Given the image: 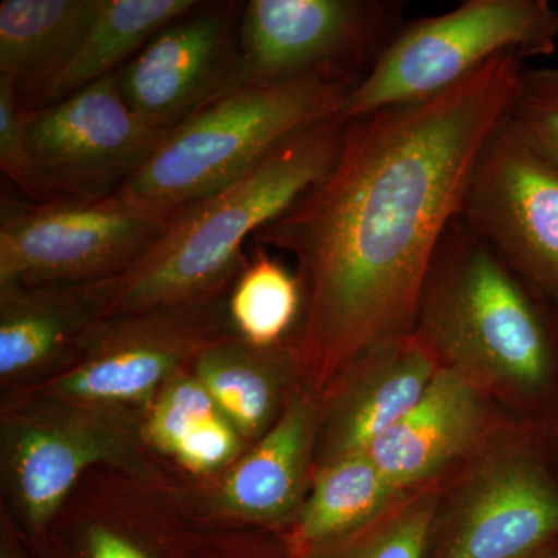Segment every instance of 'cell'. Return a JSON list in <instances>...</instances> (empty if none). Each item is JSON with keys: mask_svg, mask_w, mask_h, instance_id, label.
Segmentation results:
<instances>
[{"mask_svg": "<svg viewBox=\"0 0 558 558\" xmlns=\"http://www.w3.org/2000/svg\"><path fill=\"white\" fill-rule=\"evenodd\" d=\"M523 69L498 58L428 100L348 120L325 175L253 236L296 260L304 306L293 347L314 395L368 349L416 329L429 267Z\"/></svg>", "mask_w": 558, "mask_h": 558, "instance_id": "cell-1", "label": "cell"}, {"mask_svg": "<svg viewBox=\"0 0 558 558\" xmlns=\"http://www.w3.org/2000/svg\"><path fill=\"white\" fill-rule=\"evenodd\" d=\"M348 120L322 121L282 143L226 186L183 205L117 277L105 319L218 295L242 266V247L325 175Z\"/></svg>", "mask_w": 558, "mask_h": 558, "instance_id": "cell-2", "label": "cell"}, {"mask_svg": "<svg viewBox=\"0 0 558 558\" xmlns=\"http://www.w3.org/2000/svg\"><path fill=\"white\" fill-rule=\"evenodd\" d=\"M416 330L486 392L537 395L556 369L553 332L523 279L459 218L429 267Z\"/></svg>", "mask_w": 558, "mask_h": 558, "instance_id": "cell-3", "label": "cell"}, {"mask_svg": "<svg viewBox=\"0 0 558 558\" xmlns=\"http://www.w3.org/2000/svg\"><path fill=\"white\" fill-rule=\"evenodd\" d=\"M362 76L323 70L220 95L168 131L148 163L113 194L165 213L208 196L300 132L341 116Z\"/></svg>", "mask_w": 558, "mask_h": 558, "instance_id": "cell-4", "label": "cell"}, {"mask_svg": "<svg viewBox=\"0 0 558 558\" xmlns=\"http://www.w3.org/2000/svg\"><path fill=\"white\" fill-rule=\"evenodd\" d=\"M558 11L548 0H465L457 9L405 22L355 84L341 116L359 119L428 100L502 57L557 50Z\"/></svg>", "mask_w": 558, "mask_h": 558, "instance_id": "cell-5", "label": "cell"}, {"mask_svg": "<svg viewBox=\"0 0 558 558\" xmlns=\"http://www.w3.org/2000/svg\"><path fill=\"white\" fill-rule=\"evenodd\" d=\"M172 213L116 194L40 204L2 194L0 289L120 277L159 238Z\"/></svg>", "mask_w": 558, "mask_h": 558, "instance_id": "cell-6", "label": "cell"}, {"mask_svg": "<svg viewBox=\"0 0 558 558\" xmlns=\"http://www.w3.org/2000/svg\"><path fill=\"white\" fill-rule=\"evenodd\" d=\"M403 11L395 0H252L223 94L323 70L365 75L405 24Z\"/></svg>", "mask_w": 558, "mask_h": 558, "instance_id": "cell-7", "label": "cell"}, {"mask_svg": "<svg viewBox=\"0 0 558 558\" xmlns=\"http://www.w3.org/2000/svg\"><path fill=\"white\" fill-rule=\"evenodd\" d=\"M218 295L102 319L50 381L57 398L86 403L149 399L205 349L233 337Z\"/></svg>", "mask_w": 558, "mask_h": 558, "instance_id": "cell-8", "label": "cell"}, {"mask_svg": "<svg viewBox=\"0 0 558 558\" xmlns=\"http://www.w3.org/2000/svg\"><path fill=\"white\" fill-rule=\"evenodd\" d=\"M459 219L558 303V167L506 119L481 149Z\"/></svg>", "mask_w": 558, "mask_h": 558, "instance_id": "cell-9", "label": "cell"}, {"mask_svg": "<svg viewBox=\"0 0 558 558\" xmlns=\"http://www.w3.org/2000/svg\"><path fill=\"white\" fill-rule=\"evenodd\" d=\"M168 131L140 119L113 73L31 109L27 142L40 180L57 199H100L138 174Z\"/></svg>", "mask_w": 558, "mask_h": 558, "instance_id": "cell-10", "label": "cell"}, {"mask_svg": "<svg viewBox=\"0 0 558 558\" xmlns=\"http://www.w3.org/2000/svg\"><path fill=\"white\" fill-rule=\"evenodd\" d=\"M433 558H537L558 537V487L534 454L502 446L459 488Z\"/></svg>", "mask_w": 558, "mask_h": 558, "instance_id": "cell-11", "label": "cell"}, {"mask_svg": "<svg viewBox=\"0 0 558 558\" xmlns=\"http://www.w3.org/2000/svg\"><path fill=\"white\" fill-rule=\"evenodd\" d=\"M172 22L117 73L131 109L156 130L190 119L227 89L236 60L234 3H213Z\"/></svg>", "mask_w": 558, "mask_h": 558, "instance_id": "cell-12", "label": "cell"}, {"mask_svg": "<svg viewBox=\"0 0 558 558\" xmlns=\"http://www.w3.org/2000/svg\"><path fill=\"white\" fill-rule=\"evenodd\" d=\"M440 365L416 329L360 355L329 391L325 464L368 449L416 405Z\"/></svg>", "mask_w": 558, "mask_h": 558, "instance_id": "cell-13", "label": "cell"}, {"mask_svg": "<svg viewBox=\"0 0 558 558\" xmlns=\"http://www.w3.org/2000/svg\"><path fill=\"white\" fill-rule=\"evenodd\" d=\"M488 424L487 392L458 369L440 365L416 405L363 453L392 486L411 494L476 449Z\"/></svg>", "mask_w": 558, "mask_h": 558, "instance_id": "cell-14", "label": "cell"}, {"mask_svg": "<svg viewBox=\"0 0 558 558\" xmlns=\"http://www.w3.org/2000/svg\"><path fill=\"white\" fill-rule=\"evenodd\" d=\"M117 278L0 289V374L20 376L75 355L105 319Z\"/></svg>", "mask_w": 558, "mask_h": 558, "instance_id": "cell-15", "label": "cell"}, {"mask_svg": "<svg viewBox=\"0 0 558 558\" xmlns=\"http://www.w3.org/2000/svg\"><path fill=\"white\" fill-rule=\"evenodd\" d=\"M317 395L289 403L255 449L227 476L220 502L255 520H278L299 508L319 427Z\"/></svg>", "mask_w": 558, "mask_h": 558, "instance_id": "cell-16", "label": "cell"}, {"mask_svg": "<svg viewBox=\"0 0 558 558\" xmlns=\"http://www.w3.org/2000/svg\"><path fill=\"white\" fill-rule=\"evenodd\" d=\"M120 451L119 436L94 418H61L22 428L14 439L11 468L28 519L46 523L84 470Z\"/></svg>", "mask_w": 558, "mask_h": 558, "instance_id": "cell-17", "label": "cell"}, {"mask_svg": "<svg viewBox=\"0 0 558 558\" xmlns=\"http://www.w3.org/2000/svg\"><path fill=\"white\" fill-rule=\"evenodd\" d=\"M100 2L2 0L0 78L13 83L24 105L72 60Z\"/></svg>", "mask_w": 558, "mask_h": 558, "instance_id": "cell-18", "label": "cell"}, {"mask_svg": "<svg viewBox=\"0 0 558 558\" xmlns=\"http://www.w3.org/2000/svg\"><path fill=\"white\" fill-rule=\"evenodd\" d=\"M199 5L194 0H101L69 64L22 105L47 108L95 81L119 73L120 65L131 61L157 33Z\"/></svg>", "mask_w": 558, "mask_h": 558, "instance_id": "cell-19", "label": "cell"}, {"mask_svg": "<svg viewBox=\"0 0 558 558\" xmlns=\"http://www.w3.org/2000/svg\"><path fill=\"white\" fill-rule=\"evenodd\" d=\"M409 495L392 486L366 453L328 462L319 470L310 497L301 506L293 548L301 556H310L347 542Z\"/></svg>", "mask_w": 558, "mask_h": 558, "instance_id": "cell-20", "label": "cell"}, {"mask_svg": "<svg viewBox=\"0 0 558 558\" xmlns=\"http://www.w3.org/2000/svg\"><path fill=\"white\" fill-rule=\"evenodd\" d=\"M293 373H300L295 347L255 348L234 337L194 360V376L245 438H255L270 424L284 380Z\"/></svg>", "mask_w": 558, "mask_h": 558, "instance_id": "cell-21", "label": "cell"}, {"mask_svg": "<svg viewBox=\"0 0 558 558\" xmlns=\"http://www.w3.org/2000/svg\"><path fill=\"white\" fill-rule=\"evenodd\" d=\"M303 306L299 277L258 245L242 266L227 311L241 340L255 348H275L284 344Z\"/></svg>", "mask_w": 558, "mask_h": 558, "instance_id": "cell-22", "label": "cell"}, {"mask_svg": "<svg viewBox=\"0 0 558 558\" xmlns=\"http://www.w3.org/2000/svg\"><path fill=\"white\" fill-rule=\"evenodd\" d=\"M438 512L433 492L409 495L376 523L340 543V558H428Z\"/></svg>", "mask_w": 558, "mask_h": 558, "instance_id": "cell-23", "label": "cell"}, {"mask_svg": "<svg viewBox=\"0 0 558 558\" xmlns=\"http://www.w3.org/2000/svg\"><path fill=\"white\" fill-rule=\"evenodd\" d=\"M220 413L215 400L196 376L179 373L160 389L145 424L146 439L163 453H174L179 444Z\"/></svg>", "mask_w": 558, "mask_h": 558, "instance_id": "cell-24", "label": "cell"}, {"mask_svg": "<svg viewBox=\"0 0 558 558\" xmlns=\"http://www.w3.org/2000/svg\"><path fill=\"white\" fill-rule=\"evenodd\" d=\"M509 120L558 167V68L524 65Z\"/></svg>", "mask_w": 558, "mask_h": 558, "instance_id": "cell-25", "label": "cell"}, {"mask_svg": "<svg viewBox=\"0 0 558 558\" xmlns=\"http://www.w3.org/2000/svg\"><path fill=\"white\" fill-rule=\"evenodd\" d=\"M31 109L22 105L16 87L0 78V168L27 201L49 202L57 197L47 190L33 163L27 142Z\"/></svg>", "mask_w": 558, "mask_h": 558, "instance_id": "cell-26", "label": "cell"}, {"mask_svg": "<svg viewBox=\"0 0 558 558\" xmlns=\"http://www.w3.org/2000/svg\"><path fill=\"white\" fill-rule=\"evenodd\" d=\"M240 436L226 416L219 414L183 439L172 458L193 472H213L236 457Z\"/></svg>", "mask_w": 558, "mask_h": 558, "instance_id": "cell-27", "label": "cell"}, {"mask_svg": "<svg viewBox=\"0 0 558 558\" xmlns=\"http://www.w3.org/2000/svg\"><path fill=\"white\" fill-rule=\"evenodd\" d=\"M89 549L92 558H148L128 539L102 527L92 529Z\"/></svg>", "mask_w": 558, "mask_h": 558, "instance_id": "cell-28", "label": "cell"}, {"mask_svg": "<svg viewBox=\"0 0 558 558\" xmlns=\"http://www.w3.org/2000/svg\"><path fill=\"white\" fill-rule=\"evenodd\" d=\"M538 558H558V554H557V556H543V557H538Z\"/></svg>", "mask_w": 558, "mask_h": 558, "instance_id": "cell-29", "label": "cell"}]
</instances>
